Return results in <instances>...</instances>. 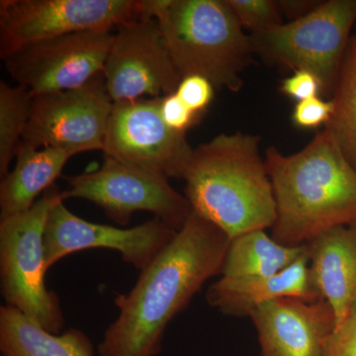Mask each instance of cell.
<instances>
[{"label":"cell","instance_id":"cell-26","mask_svg":"<svg viewBox=\"0 0 356 356\" xmlns=\"http://www.w3.org/2000/svg\"><path fill=\"white\" fill-rule=\"evenodd\" d=\"M324 356H356V300L346 320L327 339Z\"/></svg>","mask_w":356,"mask_h":356},{"label":"cell","instance_id":"cell-13","mask_svg":"<svg viewBox=\"0 0 356 356\" xmlns=\"http://www.w3.org/2000/svg\"><path fill=\"white\" fill-rule=\"evenodd\" d=\"M177 229L154 218L133 228H117L81 219L60 198L49 212L44 232L47 269L67 255L90 248L116 250L122 259L142 271L175 238Z\"/></svg>","mask_w":356,"mask_h":356},{"label":"cell","instance_id":"cell-14","mask_svg":"<svg viewBox=\"0 0 356 356\" xmlns=\"http://www.w3.org/2000/svg\"><path fill=\"white\" fill-rule=\"evenodd\" d=\"M261 356H324L325 344L336 329L334 311L325 300L308 302L281 298L250 312Z\"/></svg>","mask_w":356,"mask_h":356},{"label":"cell","instance_id":"cell-6","mask_svg":"<svg viewBox=\"0 0 356 356\" xmlns=\"http://www.w3.org/2000/svg\"><path fill=\"white\" fill-rule=\"evenodd\" d=\"M355 26L356 0H327L304 17L250 39L264 63L310 72L322 84L323 95L332 96Z\"/></svg>","mask_w":356,"mask_h":356},{"label":"cell","instance_id":"cell-10","mask_svg":"<svg viewBox=\"0 0 356 356\" xmlns=\"http://www.w3.org/2000/svg\"><path fill=\"white\" fill-rule=\"evenodd\" d=\"M159 98L114 103L103 153L123 165L182 179L194 149L186 134L163 120Z\"/></svg>","mask_w":356,"mask_h":356},{"label":"cell","instance_id":"cell-22","mask_svg":"<svg viewBox=\"0 0 356 356\" xmlns=\"http://www.w3.org/2000/svg\"><path fill=\"white\" fill-rule=\"evenodd\" d=\"M243 27L261 34L284 24L282 14L273 0H226Z\"/></svg>","mask_w":356,"mask_h":356},{"label":"cell","instance_id":"cell-3","mask_svg":"<svg viewBox=\"0 0 356 356\" xmlns=\"http://www.w3.org/2000/svg\"><path fill=\"white\" fill-rule=\"evenodd\" d=\"M182 179L194 212L231 240L273 228L275 198L259 136L222 133L200 145L193 149Z\"/></svg>","mask_w":356,"mask_h":356},{"label":"cell","instance_id":"cell-2","mask_svg":"<svg viewBox=\"0 0 356 356\" xmlns=\"http://www.w3.org/2000/svg\"><path fill=\"white\" fill-rule=\"evenodd\" d=\"M266 166L276 203L273 238L301 247L321 234L356 224V170L325 128L303 149H267Z\"/></svg>","mask_w":356,"mask_h":356},{"label":"cell","instance_id":"cell-23","mask_svg":"<svg viewBox=\"0 0 356 356\" xmlns=\"http://www.w3.org/2000/svg\"><path fill=\"white\" fill-rule=\"evenodd\" d=\"M214 88L209 79L193 74L182 77L175 93L192 111L203 116L214 98Z\"/></svg>","mask_w":356,"mask_h":356},{"label":"cell","instance_id":"cell-20","mask_svg":"<svg viewBox=\"0 0 356 356\" xmlns=\"http://www.w3.org/2000/svg\"><path fill=\"white\" fill-rule=\"evenodd\" d=\"M334 113L325 129L356 170V26L346 47L332 96Z\"/></svg>","mask_w":356,"mask_h":356},{"label":"cell","instance_id":"cell-18","mask_svg":"<svg viewBox=\"0 0 356 356\" xmlns=\"http://www.w3.org/2000/svg\"><path fill=\"white\" fill-rule=\"evenodd\" d=\"M0 350L6 356H95L92 341L83 332L51 334L6 305L0 307Z\"/></svg>","mask_w":356,"mask_h":356},{"label":"cell","instance_id":"cell-27","mask_svg":"<svg viewBox=\"0 0 356 356\" xmlns=\"http://www.w3.org/2000/svg\"><path fill=\"white\" fill-rule=\"evenodd\" d=\"M281 92L297 102H304L323 95L322 84L315 74L307 70H296L281 83Z\"/></svg>","mask_w":356,"mask_h":356},{"label":"cell","instance_id":"cell-29","mask_svg":"<svg viewBox=\"0 0 356 356\" xmlns=\"http://www.w3.org/2000/svg\"><path fill=\"white\" fill-rule=\"evenodd\" d=\"M1 356H6V355H2Z\"/></svg>","mask_w":356,"mask_h":356},{"label":"cell","instance_id":"cell-25","mask_svg":"<svg viewBox=\"0 0 356 356\" xmlns=\"http://www.w3.org/2000/svg\"><path fill=\"white\" fill-rule=\"evenodd\" d=\"M334 113V103L331 100L313 97L297 102L293 110L292 121L297 127L316 129L327 125Z\"/></svg>","mask_w":356,"mask_h":356},{"label":"cell","instance_id":"cell-9","mask_svg":"<svg viewBox=\"0 0 356 356\" xmlns=\"http://www.w3.org/2000/svg\"><path fill=\"white\" fill-rule=\"evenodd\" d=\"M113 104L103 72L81 88L34 96L20 147L103 151Z\"/></svg>","mask_w":356,"mask_h":356},{"label":"cell","instance_id":"cell-21","mask_svg":"<svg viewBox=\"0 0 356 356\" xmlns=\"http://www.w3.org/2000/svg\"><path fill=\"white\" fill-rule=\"evenodd\" d=\"M33 97L25 86L0 83V175L6 177L22 142Z\"/></svg>","mask_w":356,"mask_h":356},{"label":"cell","instance_id":"cell-15","mask_svg":"<svg viewBox=\"0 0 356 356\" xmlns=\"http://www.w3.org/2000/svg\"><path fill=\"white\" fill-rule=\"evenodd\" d=\"M306 247L312 284L339 327L356 300V224L329 229Z\"/></svg>","mask_w":356,"mask_h":356},{"label":"cell","instance_id":"cell-1","mask_svg":"<svg viewBox=\"0 0 356 356\" xmlns=\"http://www.w3.org/2000/svg\"><path fill=\"white\" fill-rule=\"evenodd\" d=\"M229 243L221 229L192 211L135 286L115 295L119 316L103 334L99 356L159 355L168 324L205 282L222 273Z\"/></svg>","mask_w":356,"mask_h":356},{"label":"cell","instance_id":"cell-12","mask_svg":"<svg viewBox=\"0 0 356 356\" xmlns=\"http://www.w3.org/2000/svg\"><path fill=\"white\" fill-rule=\"evenodd\" d=\"M111 32H81L23 47L4 58L14 81L32 97L81 88L102 74Z\"/></svg>","mask_w":356,"mask_h":356},{"label":"cell","instance_id":"cell-4","mask_svg":"<svg viewBox=\"0 0 356 356\" xmlns=\"http://www.w3.org/2000/svg\"><path fill=\"white\" fill-rule=\"evenodd\" d=\"M140 17L158 21L181 77L196 74L215 88L242 89L254 51L226 0H142Z\"/></svg>","mask_w":356,"mask_h":356},{"label":"cell","instance_id":"cell-11","mask_svg":"<svg viewBox=\"0 0 356 356\" xmlns=\"http://www.w3.org/2000/svg\"><path fill=\"white\" fill-rule=\"evenodd\" d=\"M103 76L114 103L172 95L182 79L158 21L146 17L117 27Z\"/></svg>","mask_w":356,"mask_h":356},{"label":"cell","instance_id":"cell-28","mask_svg":"<svg viewBox=\"0 0 356 356\" xmlns=\"http://www.w3.org/2000/svg\"><path fill=\"white\" fill-rule=\"evenodd\" d=\"M280 13L291 21L300 19L313 11L321 3L309 0H282L276 1Z\"/></svg>","mask_w":356,"mask_h":356},{"label":"cell","instance_id":"cell-16","mask_svg":"<svg viewBox=\"0 0 356 356\" xmlns=\"http://www.w3.org/2000/svg\"><path fill=\"white\" fill-rule=\"evenodd\" d=\"M281 298H299L308 302L321 300L312 284L308 252H304L280 273L250 280L220 278L211 285L206 299L224 315L250 317L255 307Z\"/></svg>","mask_w":356,"mask_h":356},{"label":"cell","instance_id":"cell-8","mask_svg":"<svg viewBox=\"0 0 356 356\" xmlns=\"http://www.w3.org/2000/svg\"><path fill=\"white\" fill-rule=\"evenodd\" d=\"M63 200L81 198L99 206L110 219L127 226L134 213H153L156 219L180 229L192 213L191 203L168 178L105 158L99 170L65 177Z\"/></svg>","mask_w":356,"mask_h":356},{"label":"cell","instance_id":"cell-24","mask_svg":"<svg viewBox=\"0 0 356 356\" xmlns=\"http://www.w3.org/2000/svg\"><path fill=\"white\" fill-rule=\"evenodd\" d=\"M159 112L166 125L177 133L186 134L202 118L201 115L192 111L177 93L159 98Z\"/></svg>","mask_w":356,"mask_h":356},{"label":"cell","instance_id":"cell-7","mask_svg":"<svg viewBox=\"0 0 356 356\" xmlns=\"http://www.w3.org/2000/svg\"><path fill=\"white\" fill-rule=\"evenodd\" d=\"M142 15V0H1L0 56L81 32H111Z\"/></svg>","mask_w":356,"mask_h":356},{"label":"cell","instance_id":"cell-19","mask_svg":"<svg viewBox=\"0 0 356 356\" xmlns=\"http://www.w3.org/2000/svg\"><path fill=\"white\" fill-rule=\"evenodd\" d=\"M305 252L306 245H281L264 229L248 232L231 240L221 278L242 281L268 277L286 268Z\"/></svg>","mask_w":356,"mask_h":356},{"label":"cell","instance_id":"cell-5","mask_svg":"<svg viewBox=\"0 0 356 356\" xmlns=\"http://www.w3.org/2000/svg\"><path fill=\"white\" fill-rule=\"evenodd\" d=\"M60 193L51 187L29 209L0 219V285L6 306L55 334L62 332L65 318L60 298L44 281V232Z\"/></svg>","mask_w":356,"mask_h":356},{"label":"cell","instance_id":"cell-17","mask_svg":"<svg viewBox=\"0 0 356 356\" xmlns=\"http://www.w3.org/2000/svg\"><path fill=\"white\" fill-rule=\"evenodd\" d=\"M74 154L64 149L19 147L13 170L1 177L0 219L31 208L40 194L54 186Z\"/></svg>","mask_w":356,"mask_h":356}]
</instances>
